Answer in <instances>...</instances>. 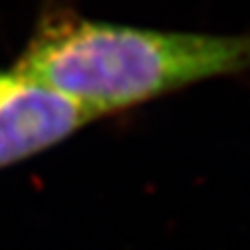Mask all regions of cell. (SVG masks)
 Wrapping results in <instances>:
<instances>
[{
    "label": "cell",
    "instance_id": "obj_2",
    "mask_svg": "<svg viewBox=\"0 0 250 250\" xmlns=\"http://www.w3.org/2000/svg\"><path fill=\"white\" fill-rule=\"evenodd\" d=\"M95 118L18 69H0V169L67 140Z\"/></svg>",
    "mask_w": 250,
    "mask_h": 250
},
{
    "label": "cell",
    "instance_id": "obj_1",
    "mask_svg": "<svg viewBox=\"0 0 250 250\" xmlns=\"http://www.w3.org/2000/svg\"><path fill=\"white\" fill-rule=\"evenodd\" d=\"M12 67L97 120L250 69V36L140 28L53 10Z\"/></svg>",
    "mask_w": 250,
    "mask_h": 250
}]
</instances>
